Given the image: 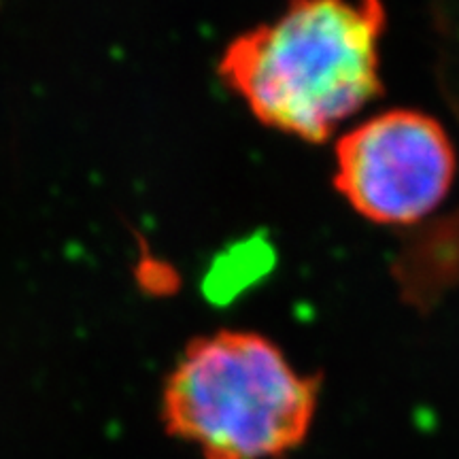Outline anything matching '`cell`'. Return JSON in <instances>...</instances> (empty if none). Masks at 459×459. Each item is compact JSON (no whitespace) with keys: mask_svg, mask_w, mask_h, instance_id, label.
<instances>
[{"mask_svg":"<svg viewBox=\"0 0 459 459\" xmlns=\"http://www.w3.org/2000/svg\"><path fill=\"white\" fill-rule=\"evenodd\" d=\"M383 0H290L223 49L221 82L266 128L325 143L381 99Z\"/></svg>","mask_w":459,"mask_h":459,"instance_id":"cell-1","label":"cell"},{"mask_svg":"<svg viewBox=\"0 0 459 459\" xmlns=\"http://www.w3.org/2000/svg\"><path fill=\"white\" fill-rule=\"evenodd\" d=\"M321 383L260 332L217 330L186 344L164 381L160 419L203 459H283L311 432Z\"/></svg>","mask_w":459,"mask_h":459,"instance_id":"cell-2","label":"cell"},{"mask_svg":"<svg viewBox=\"0 0 459 459\" xmlns=\"http://www.w3.org/2000/svg\"><path fill=\"white\" fill-rule=\"evenodd\" d=\"M455 172V147L434 115L387 108L338 136L332 186L364 220L412 228L445 203Z\"/></svg>","mask_w":459,"mask_h":459,"instance_id":"cell-3","label":"cell"},{"mask_svg":"<svg viewBox=\"0 0 459 459\" xmlns=\"http://www.w3.org/2000/svg\"><path fill=\"white\" fill-rule=\"evenodd\" d=\"M389 274L400 300L412 311L429 315L438 308L459 287V209L412 226Z\"/></svg>","mask_w":459,"mask_h":459,"instance_id":"cell-4","label":"cell"},{"mask_svg":"<svg viewBox=\"0 0 459 459\" xmlns=\"http://www.w3.org/2000/svg\"><path fill=\"white\" fill-rule=\"evenodd\" d=\"M274 251L268 240L251 238L237 243L232 249L217 257L209 274L204 290L215 300H228L237 296L247 285L255 283L273 268Z\"/></svg>","mask_w":459,"mask_h":459,"instance_id":"cell-5","label":"cell"},{"mask_svg":"<svg viewBox=\"0 0 459 459\" xmlns=\"http://www.w3.org/2000/svg\"><path fill=\"white\" fill-rule=\"evenodd\" d=\"M449 74H446V83H453L451 88L455 90V105L459 108V57H457V68H451V71H446Z\"/></svg>","mask_w":459,"mask_h":459,"instance_id":"cell-6","label":"cell"}]
</instances>
